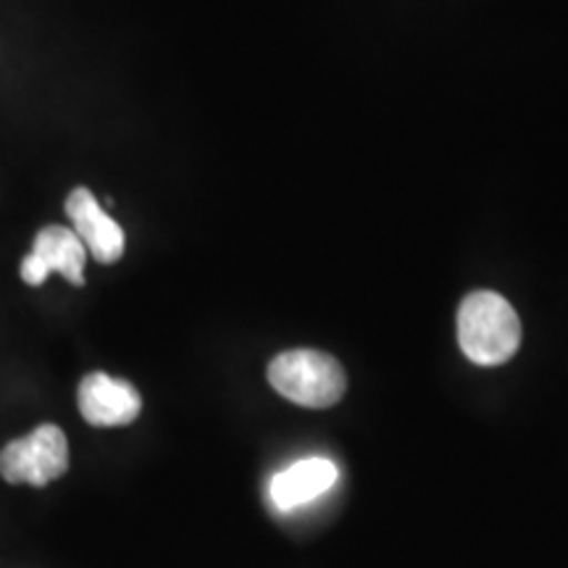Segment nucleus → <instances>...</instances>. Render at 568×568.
I'll use <instances>...</instances> for the list:
<instances>
[{
  "label": "nucleus",
  "instance_id": "obj_3",
  "mask_svg": "<svg viewBox=\"0 0 568 568\" xmlns=\"http://www.w3.org/2000/svg\"><path fill=\"white\" fill-rule=\"evenodd\" d=\"M69 468V439L55 424H42L0 450V477L9 485L45 487Z\"/></svg>",
  "mask_w": 568,
  "mask_h": 568
},
{
  "label": "nucleus",
  "instance_id": "obj_5",
  "mask_svg": "<svg viewBox=\"0 0 568 568\" xmlns=\"http://www.w3.org/2000/svg\"><path fill=\"white\" fill-rule=\"evenodd\" d=\"M80 414L92 426H126L140 416L142 397L130 382L95 372L88 374L77 389Z\"/></svg>",
  "mask_w": 568,
  "mask_h": 568
},
{
  "label": "nucleus",
  "instance_id": "obj_7",
  "mask_svg": "<svg viewBox=\"0 0 568 568\" xmlns=\"http://www.w3.org/2000/svg\"><path fill=\"white\" fill-rule=\"evenodd\" d=\"M339 468L329 458H303L295 460L284 471L274 474L268 493L280 510H295L318 500L337 485Z\"/></svg>",
  "mask_w": 568,
  "mask_h": 568
},
{
  "label": "nucleus",
  "instance_id": "obj_1",
  "mask_svg": "<svg viewBox=\"0 0 568 568\" xmlns=\"http://www.w3.org/2000/svg\"><path fill=\"white\" fill-rule=\"evenodd\" d=\"M458 345L471 364L500 366L521 345V322L514 305L493 290L466 295L458 308Z\"/></svg>",
  "mask_w": 568,
  "mask_h": 568
},
{
  "label": "nucleus",
  "instance_id": "obj_4",
  "mask_svg": "<svg viewBox=\"0 0 568 568\" xmlns=\"http://www.w3.org/2000/svg\"><path fill=\"white\" fill-rule=\"evenodd\" d=\"M84 261H88V247L77 237L74 230H67V226H45L34 237L32 253L21 261L19 274L32 287L45 282L53 272L61 274L74 287H82Z\"/></svg>",
  "mask_w": 568,
  "mask_h": 568
},
{
  "label": "nucleus",
  "instance_id": "obj_2",
  "mask_svg": "<svg viewBox=\"0 0 568 568\" xmlns=\"http://www.w3.org/2000/svg\"><path fill=\"white\" fill-rule=\"evenodd\" d=\"M268 385L303 408H329L343 400L345 368L322 351H287L268 364Z\"/></svg>",
  "mask_w": 568,
  "mask_h": 568
},
{
  "label": "nucleus",
  "instance_id": "obj_6",
  "mask_svg": "<svg viewBox=\"0 0 568 568\" xmlns=\"http://www.w3.org/2000/svg\"><path fill=\"white\" fill-rule=\"evenodd\" d=\"M67 213L74 224L77 237L82 240L84 247L98 264H116L124 255V232L109 213L103 211V205L98 203V197L90 193L88 187L71 190L67 197Z\"/></svg>",
  "mask_w": 568,
  "mask_h": 568
}]
</instances>
